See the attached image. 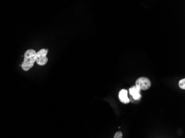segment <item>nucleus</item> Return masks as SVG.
<instances>
[{"instance_id": "nucleus-1", "label": "nucleus", "mask_w": 185, "mask_h": 138, "mask_svg": "<svg viewBox=\"0 0 185 138\" xmlns=\"http://www.w3.org/2000/svg\"><path fill=\"white\" fill-rule=\"evenodd\" d=\"M36 60V52L33 49L27 50L24 55V61L22 63V68L23 70L28 71L33 67Z\"/></svg>"}, {"instance_id": "nucleus-2", "label": "nucleus", "mask_w": 185, "mask_h": 138, "mask_svg": "<svg viewBox=\"0 0 185 138\" xmlns=\"http://www.w3.org/2000/svg\"><path fill=\"white\" fill-rule=\"evenodd\" d=\"M136 86L140 90H147L151 87V82L148 78L141 77L136 81Z\"/></svg>"}, {"instance_id": "nucleus-3", "label": "nucleus", "mask_w": 185, "mask_h": 138, "mask_svg": "<svg viewBox=\"0 0 185 138\" xmlns=\"http://www.w3.org/2000/svg\"><path fill=\"white\" fill-rule=\"evenodd\" d=\"M48 53V50L42 49L36 53V63L39 65L43 66L46 65L48 61V58L47 55Z\"/></svg>"}, {"instance_id": "nucleus-4", "label": "nucleus", "mask_w": 185, "mask_h": 138, "mask_svg": "<svg viewBox=\"0 0 185 138\" xmlns=\"http://www.w3.org/2000/svg\"><path fill=\"white\" fill-rule=\"evenodd\" d=\"M130 94L135 100H139L141 98L140 95V90L136 86H133L129 89Z\"/></svg>"}, {"instance_id": "nucleus-5", "label": "nucleus", "mask_w": 185, "mask_h": 138, "mask_svg": "<svg viewBox=\"0 0 185 138\" xmlns=\"http://www.w3.org/2000/svg\"><path fill=\"white\" fill-rule=\"evenodd\" d=\"M119 98L122 103L127 104L130 102V99L127 97V91L123 89L119 93Z\"/></svg>"}, {"instance_id": "nucleus-6", "label": "nucleus", "mask_w": 185, "mask_h": 138, "mask_svg": "<svg viewBox=\"0 0 185 138\" xmlns=\"http://www.w3.org/2000/svg\"><path fill=\"white\" fill-rule=\"evenodd\" d=\"M179 87L181 89L185 90V79L183 78V80L180 81L179 82Z\"/></svg>"}, {"instance_id": "nucleus-7", "label": "nucleus", "mask_w": 185, "mask_h": 138, "mask_svg": "<svg viewBox=\"0 0 185 138\" xmlns=\"http://www.w3.org/2000/svg\"><path fill=\"white\" fill-rule=\"evenodd\" d=\"M123 134L122 131H117V133H115L114 138H123Z\"/></svg>"}]
</instances>
